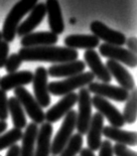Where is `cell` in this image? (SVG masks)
<instances>
[{"mask_svg": "<svg viewBox=\"0 0 137 156\" xmlns=\"http://www.w3.org/2000/svg\"><path fill=\"white\" fill-rule=\"evenodd\" d=\"M18 55L24 62H49L55 64L73 62L79 58L77 50L58 46L21 48Z\"/></svg>", "mask_w": 137, "mask_h": 156, "instance_id": "6da1fadb", "label": "cell"}, {"mask_svg": "<svg viewBox=\"0 0 137 156\" xmlns=\"http://www.w3.org/2000/svg\"><path fill=\"white\" fill-rule=\"evenodd\" d=\"M39 0H20L15 4L12 9L9 11L5 18L4 24L2 29V39L3 41L12 42L15 39L16 31L19 24H20L21 19L26 14L31 12V10L36 6Z\"/></svg>", "mask_w": 137, "mask_h": 156, "instance_id": "7a4b0ae2", "label": "cell"}, {"mask_svg": "<svg viewBox=\"0 0 137 156\" xmlns=\"http://www.w3.org/2000/svg\"><path fill=\"white\" fill-rule=\"evenodd\" d=\"M94 80V76L90 72H83L74 77H70L64 81L52 82L48 83L49 93L54 96H66V94L73 93L75 90L82 89L86 86L90 85Z\"/></svg>", "mask_w": 137, "mask_h": 156, "instance_id": "3957f363", "label": "cell"}, {"mask_svg": "<svg viewBox=\"0 0 137 156\" xmlns=\"http://www.w3.org/2000/svg\"><path fill=\"white\" fill-rule=\"evenodd\" d=\"M76 123H77V112L71 109L64 116L63 123L51 143V153L54 156L60 155L65 145L72 137L74 129L76 128Z\"/></svg>", "mask_w": 137, "mask_h": 156, "instance_id": "277c9868", "label": "cell"}, {"mask_svg": "<svg viewBox=\"0 0 137 156\" xmlns=\"http://www.w3.org/2000/svg\"><path fill=\"white\" fill-rule=\"evenodd\" d=\"M15 98L20 102L22 108H24V110L27 112L29 117L33 120L34 123L42 124L45 120V112L36 101L31 94H30L24 87H16L14 89Z\"/></svg>", "mask_w": 137, "mask_h": 156, "instance_id": "5b68a950", "label": "cell"}, {"mask_svg": "<svg viewBox=\"0 0 137 156\" xmlns=\"http://www.w3.org/2000/svg\"><path fill=\"white\" fill-rule=\"evenodd\" d=\"M78 104L79 112H77V123L76 127L78 129V133L81 135L86 134L87 128L91 119V98L90 93L86 87H82L78 94Z\"/></svg>", "mask_w": 137, "mask_h": 156, "instance_id": "8992f818", "label": "cell"}, {"mask_svg": "<svg viewBox=\"0 0 137 156\" xmlns=\"http://www.w3.org/2000/svg\"><path fill=\"white\" fill-rule=\"evenodd\" d=\"M33 90L35 100L41 108H48L51 102L50 93L48 90V72L44 67H38L33 74Z\"/></svg>", "mask_w": 137, "mask_h": 156, "instance_id": "52a82bcc", "label": "cell"}, {"mask_svg": "<svg viewBox=\"0 0 137 156\" xmlns=\"http://www.w3.org/2000/svg\"><path fill=\"white\" fill-rule=\"evenodd\" d=\"M91 105L97 109V112H100L104 117H106V119L110 123V126L116 128L124 126L125 121L122 113L112 104H110V101L101 97L94 96L91 98Z\"/></svg>", "mask_w": 137, "mask_h": 156, "instance_id": "ba28073f", "label": "cell"}, {"mask_svg": "<svg viewBox=\"0 0 137 156\" xmlns=\"http://www.w3.org/2000/svg\"><path fill=\"white\" fill-rule=\"evenodd\" d=\"M90 31L98 40H102L105 44L113 46H123L126 43V37L123 33L109 28L100 21H93L90 24Z\"/></svg>", "mask_w": 137, "mask_h": 156, "instance_id": "9c48e42d", "label": "cell"}, {"mask_svg": "<svg viewBox=\"0 0 137 156\" xmlns=\"http://www.w3.org/2000/svg\"><path fill=\"white\" fill-rule=\"evenodd\" d=\"M87 90L90 93L93 94L94 96L101 97L104 98H109V100L123 102L126 101L128 98L129 93L126 90L122 89L118 86H113L110 83H100L93 82L90 85H87Z\"/></svg>", "mask_w": 137, "mask_h": 156, "instance_id": "30bf717a", "label": "cell"}, {"mask_svg": "<svg viewBox=\"0 0 137 156\" xmlns=\"http://www.w3.org/2000/svg\"><path fill=\"white\" fill-rule=\"evenodd\" d=\"M100 53L102 57L109 58V60L115 61L119 64L122 63L129 68H135L137 65L136 55L132 54L127 49H124L122 47L104 43L100 46Z\"/></svg>", "mask_w": 137, "mask_h": 156, "instance_id": "8fae6325", "label": "cell"}, {"mask_svg": "<svg viewBox=\"0 0 137 156\" xmlns=\"http://www.w3.org/2000/svg\"><path fill=\"white\" fill-rule=\"evenodd\" d=\"M78 101V94L70 93L64 96L61 101H59L57 104L52 106L50 109L47 110L45 113V119H47L48 123H54L67 115L70 110L74 108V105Z\"/></svg>", "mask_w": 137, "mask_h": 156, "instance_id": "7c38bea8", "label": "cell"}, {"mask_svg": "<svg viewBox=\"0 0 137 156\" xmlns=\"http://www.w3.org/2000/svg\"><path fill=\"white\" fill-rule=\"evenodd\" d=\"M104 126V119L100 112H96L91 116L90 122L87 128L86 134V142L87 148L91 151L100 150V147L101 145V136H102V129Z\"/></svg>", "mask_w": 137, "mask_h": 156, "instance_id": "4fadbf2b", "label": "cell"}, {"mask_svg": "<svg viewBox=\"0 0 137 156\" xmlns=\"http://www.w3.org/2000/svg\"><path fill=\"white\" fill-rule=\"evenodd\" d=\"M45 16H46L45 3L43 2L37 3L36 6L31 10L28 18H26V20L23 21L21 24H19L16 34L20 37H24L26 35H28V34L32 33L33 30L36 27H38V25H40L42 23Z\"/></svg>", "mask_w": 137, "mask_h": 156, "instance_id": "5bb4252c", "label": "cell"}, {"mask_svg": "<svg viewBox=\"0 0 137 156\" xmlns=\"http://www.w3.org/2000/svg\"><path fill=\"white\" fill-rule=\"evenodd\" d=\"M85 62L90 69V73L94 78L102 81L104 83H109L111 82L112 77L110 76L105 65L101 62L100 57L94 50H86L83 54Z\"/></svg>", "mask_w": 137, "mask_h": 156, "instance_id": "9a60e30c", "label": "cell"}, {"mask_svg": "<svg viewBox=\"0 0 137 156\" xmlns=\"http://www.w3.org/2000/svg\"><path fill=\"white\" fill-rule=\"evenodd\" d=\"M86 69V63L81 60L73 62L55 64L47 70L48 76L53 78H70L83 73Z\"/></svg>", "mask_w": 137, "mask_h": 156, "instance_id": "2e32d148", "label": "cell"}, {"mask_svg": "<svg viewBox=\"0 0 137 156\" xmlns=\"http://www.w3.org/2000/svg\"><path fill=\"white\" fill-rule=\"evenodd\" d=\"M105 67L108 70L110 76L116 80L119 87L126 90L127 92L128 90H133L135 89V83L132 75L121 64H119L118 62H115V61L108 60L105 64Z\"/></svg>", "mask_w": 137, "mask_h": 156, "instance_id": "e0dca14e", "label": "cell"}, {"mask_svg": "<svg viewBox=\"0 0 137 156\" xmlns=\"http://www.w3.org/2000/svg\"><path fill=\"white\" fill-rule=\"evenodd\" d=\"M45 6L51 32L56 35L62 34L65 31V23L59 1L58 0H47Z\"/></svg>", "mask_w": 137, "mask_h": 156, "instance_id": "ac0fdd59", "label": "cell"}, {"mask_svg": "<svg viewBox=\"0 0 137 156\" xmlns=\"http://www.w3.org/2000/svg\"><path fill=\"white\" fill-rule=\"evenodd\" d=\"M59 37L52 32H32L22 37L21 45L22 48H33L43 46H54L58 42Z\"/></svg>", "mask_w": 137, "mask_h": 156, "instance_id": "d6986e66", "label": "cell"}, {"mask_svg": "<svg viewBox=\"0 0 137 156\" xmlns=\"http://www.w3.org/2000/svg\"><path fill=\"white\" fill-rule=\"evenodd\" d=\"M33 81V73L30 71L15 72L0 78V90L8 92L16 87L27 86Z\"/></svg>", "mask_w": 137, "mask_h": 156, "instance_id": "ffe728a7", "label": "cell"}, {"mask_svg": "<svg viewBox=\"0 0 137 156\" xmlns=\"http://www.w3.org/2000/svg\"><path fill=\"white\" fill-rule=\"evenodd\" d=\"M102 134L106 138L116 141V143L118 144L135 146L137 143V133L135 131L122 130L120 128H116L107 125V126H104Z\"/></svg>", "mask_w": 137, "mask_h": 156, "instance_id": "44dd1931", "label": "cell"}, {"mask_svg": "<svg viewBox=\"0 0 137 156\" xmlns=\"http://www.w3.org/2000/svg\"><path fill=\"white\" fill-rule=\"evenodd\" d=\"M53 134V125L51 123H42L37 135V147L34 156H49L51 153V138Z\"/></svg>", "mask_w": 137, "mask_h": 156, "instance_id": "7402d4cb", "label": "cell"}, {"mask_svg": "<svg viewBox=\"0 0 137 156\" xmlns=\"http://www.w3.org/2000/svg\"><path fill=\"white\" fill-rule=\"evenodd\" d=\"M64 43L67 48L70 49H86L93 50L100 46V40L94 35H83V34H74L65 38Z\"/></svg>", "mask_w": 137, "mask_h": 156, "instance_id": "603a6c76", "label": "cell"}, {"mask_svg": "<svg viewBox=\"0 0 137 156\" xmlns=\"http://www.w3.org/2000/svg\"><path fill=\"white\" fill-rule=\"evenodd\" d=\"M39 131L38 124L31 122L26 126L22 136V147L20 148V156H34L35 143Z\"/></svg>", "mask_w": 137, "mask_h": 156, "instance_id": "cb8c5ba5", "label": "cell"}, {"mask_svg": "<svg viewBox=\"0 0 137 156\" xmlns=\"http://www.w3.org/2000/svg\"><path fill=\"white\" fill-rule=\"evenodd\" d=\"M8 112L12 119L14 128L23 129L27 126V119L24 109L15 97H11L8 100Z\"/></svg>", "mask_w": 137, "mask_h": 156, "instance_id": "d4e9b609", "label": "cell"}, {"mask_svg": "<svg viewBox=\"0 0 137 156\" xmlns=\"http://www.w3.org/2000/svg\"><path fill=\"white\" fill-rule=\"evenodd\" d=\"M137 115V90L134 89L129 94L128 98L126 100V105L124 106L122 116L125 123L132 124L136 121Z\"/></svg>", "mask_w": 137, "mask_h": 156, "instance_id": "484cf974", "label": "cell"}, {"mask_svg": "<svg viewBox=\"0 0 137 156\" xmlns=\"http://www.w3.org/2000/svg\"><path fill=\"white\" fill-rule=\"evenodd\" d=\"M83 138L79 133H75L65 145L64 149L60 153V156H76L83 148Z\"/></svg>", "mask_w": 137, "mask_h": 156, "instance_id": "4316f807", "label": "cell"}, {"mask_svg": "<svg viewBox=\"0 0 137 156\" xmlns=\"http://www.w3.org/2000/svg\"><path fill=\"white\" fill-rule=\"evenodd\" d=\"M23 132L21 129L12 128L7 133L0 135V151L9 148L22 139Z\"/></svg>", "mask_w": 137, "mask_h": 156, "instance_id": "83f0119b", "label": "cell"}, {"mask_svg": "<svg viewBox=\"0 0 137 156\" xmlns=\"http://www.w3.org/2000/svg\"><path fill=\"white\" fill-rule=\"evenodd\" d=\"M23 61L21 60V58L19 57L18 54H11L10 56H8L7 58V61L5 63V69L7 71V73L11 74V73H15L17 72V70L20 68L21 64Z\"/></svg>", "mask_w": 137, "mask_h": 156, "instance_id": "f1b7e54d", "label": "cell"}, {"mask_svg": "<svg viewBox=\"0 0 137 156\" xmlns=\"http://www.w3.org/2000/svg\"><path fill=\"white\" fill-rule=\"evenodd\" d=\"M9 116L8 112V101L7 94L4 90H0V120L5 121Z\"/></svg>", "mask_w": 137, "mask_h": 156, "instance_id": "f546056e", "label": "cell"}, {"mask_svg": "<svg viewBox=\"0 0 137 156\" xmlns=\"http://www.w3.org/2000/svg\"><path fill=\"white\" fill-rule=\"evenodd\" d=\"M112 151L115 156H137L135 151L129 149L126 145H123V144L116 143L115 145L112 146Z\"/></svg>", "mask_w": 137, "mask_h": 156, "instance_id": "4dcf8cb0", "label": "cell"}, {"mask_svg": "<svg viewBox=\"0 0 137 156\" xmlns=\"http://www.w3.org/2000/svg\"><path fill=\"white\" fill-rule=\"evenodd\" d=\"M9 43L1 40L0 41V69L5 66L7 58L9 56Z\"/></svg>", "mask_w": 137, "mask_h": 156, "instance_id": "1f68e13d", "label": "cell"}, {"mask_svg": "<svg viewBox=\"0 0 137 156\" xmlns=\"http://www.w3.org/2000/svg\"><path fill=\"white\" fill-rule=\"evenodd\" d=\"M98 156H113L112 145L109 140H102L100 147V155Z\"/></svg>", "mask_w": 137, "mask_h": 156, "instance_id": "d6a6232c", "label": "cell"}, {"mask_svg": "<svg viewBox=\"0 0 137 156\" xmlns=\"http://www.w3.org/2000/svg\"><path fill=\"white\" fill-rule=\"evenodd\" d=\"M127 45V50L129 52H131L132 54L136 55L137 53V39L135 37H130L129 39L126 40V43Z\"/></svg>", "mask_w": 137, "mask_h": 156, "instance_id": "836d02e7", "label": "cell"}, {"mask_svg": "<svg viewBox=\"0 0 137 156\" xmlns=\"http://www.w3.org/2000/svg\"><path fill=\"white\" fill-rule=\"evenodd\" d=\"M6 156H20V146L14 144V145L9 147L8 151L6 152Z\"/></svg>", "mask_w": 137, "mask_h": 156, "instance_id": "e575fe53", "label": "cell"}, {"mask_svg": "<svg viewBox=\"0 0 137 156\" xmlns=\"http://www.w3.org/2000/svg\"><path fill=\"white\" fill-rule=\"evenodd\" d=\"M79 156H96L94 152L90 150L89 148H82V150L79 151Z\"/></svg>", "mask_w": 137, "mask_h": 156, "instance_id": "d590c367", "label": "cell"}, {"mask_svg": "<svg viewBox=\"0 0 137 156\" xmlns=\"http://www.w3.org/2000/svg\"><path fill=\"white\" fill-rule=\"evenodd\" d=\"M7 126H8V124H7L6 121L0 120V135H1V133H3V132L6 130Z\"/></svg>", "mask_w": 137, "mask_h": 156, "instance_id": "8d00e7d4", "label": "cell"}, {"mask_svg": "<svg viewBox=\"0 0 137 156\" xmlns=\"http://www.w3.org/2000/svg\"><path fill=\"white\" fill-rule=\"evenodd\" d=\"M70 23H72V24H75V23H76V19H75V18H73V19H70Z\"/></svg>", "mask_w": 137, "mask_h": 156, "instance_id": "74e56055", "label": "cell"}, {"mask_svg": "<svg viewBox=\"0 0 137 156\" xmlns=\"http://www.w3.org/2000/svg\"><path fill=\"white\" fill-rule=\"evenodd\" d=\"M2 40V34H1V32H0V41Z\"/></svg>", "mask_w": 137, "mask_h": 156, "instance_id": "f35d334b", "label": "cell"}, {"mask_svg": "<svg viewBox=\"0 0 137 156\" xmlns=\"http://www.w3.org/2000/svg\"><path fill=\"white\" fill-rule=\"evenodd\" d=\"M0 156H1V155H0Z\"/></svg>", "mask_w": 137, "mask_h": 156, "instance_id": "ab89813d", "label": "cell"}]
</instances>
